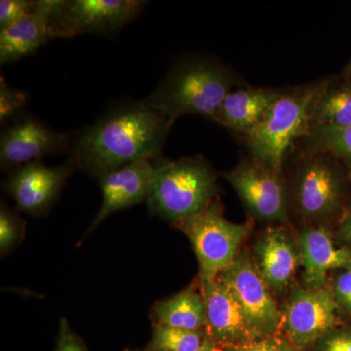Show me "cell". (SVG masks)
<instances>
[{
	"instance_id": "cell-1",
	"label": "cell",
	"mask_w": 351,
	"mask_h": 351,
	"mask_svg": "<svg viewBox=\"0 0 351 351\" xmlns=\"http://www.w3.org/2000/svg\"><path fill=\"white\" fill-rule=\"evenodd\" d=\"M171 127L143 101L119 106L82 130L71 145V158L100 177L140 159L158 158Z\"/></svg>"
},
{
	"instance_id": "cell-2",
	"label": "cell",
	"mask_w": 351,
	"mask_h": 351,
	"mask_svg": "<svg viewBox=\"0 0 351 351\" xmlns=\"http://www.w3.org/2000/svg\"><path fill=\"white\" fill-rule=\"evenodd\" d=\"M239 80L212 60L191 58L171 69L145 105L161 113L171 124L182 115L198 114L213 120L217 110Z\"/></svg>"
},
{
	"instance_id": "cell-3",
	"label": "cell",
	"mask_w": 351,
	"mask_h": 351,
	"mask_svg": "<svg viewBox=\"0 0 351 351\" xmlns=\"http://www.w3.org/2000/svg\"><path fill=\"white\" fill-rule=\"evenodd\" d=\"M328 82L282 91L262 121L245 136L252 157L277 172H282L286 154L298 138H307L313 114Z\"/></svg>"
},
{
	"instance_id": "cell-4",
	"label": "cell",
	"mask_w": 351,
	"mask_h": 351,
	"mask_svg": "<svg viewBox=\"0 0 351 351\" xmlns=\"http://www.w3.org/2000/svg\"><path fill=\"white\" fill-rule=\"evenodd\" d=\"M217 189L216 176L202 157H182L157 163L147 202L152 213L175 223L206 209Z\"/></svg>"
},
{
	"instance_id": "cell-5",
	"label": "cell",
	"mask_w": 351,
	"mask_h": 351,
	"mask_svg": "<svg viewBox=\"0 0 351 351\" xmlns=\"http://www.w3.org/2000/svg\"><path fill=\"white\" fill-rule=\"evenodd\" d=\"M175 223L193 245L199 263L201 283L214 280L234 262L239 247L252 230L249 223H237L226 219L223 206L216 199L200 213Z\"/></svg>"
},
{
	"instance_id": "cell-6",
	"label": "cell",
	"mask_w": 351,
	"mask_h": 351,
	"mask_svg": "<svg viewBox=\"0 0 351 351\" xmlns=\"http://www.w3.org/2000/svg\"><path fill=\"white\" fill-rule=\"evenodd\" d=\"M217 279L232 291L258 338L276 334L283 319L282 313L250 258L237 256Z\"/></svg>"
},
{
	"instance_id": "cell-7",
	"label": "cell",
	"mask_w": 351,
	"mask_h": 351,
	"mask_svg": "<svg viewBox=\"0 0 351 351\" xmlns=\"http://www.w3.org/2000/svg\"><path fill=\"white\" fill-rule=\"evenodd\" d=\"M141 0H71L53 24L55 38L115 34L135 19L147 4Z\"/></svg>"
},
{
	"instance_id": "cell-8",
	"label": "cell",
	"mask_w": 351,
	"mask_h": 351,
	"mask_svg": "<svg viewBox=\"0 0 351 351\" xmlns=\"http://www.w3.org/2000/svg\"><path fill=\"white\" fill-rule=\"evenodd\" d=\"M225 177L254 216L265 221H287L288 197L281 172L252 157Z\"/></svg>"
},
{
	"instance_id": "cell-9",
	"label": "cell",
	"mask_w": 351,
	"mask_h": 351,
	"mask_svg": "<svg viewBox=\"0 0 351 351\" xmlns=\"http://www.w3.org/2000/svg\"><path fill=\"white\" fill-rule=\"evenodd\" d=\"M338 302L324 287H297L283 316L288 339L297 348H306L332 331L338 319Z\"/></svg>"
},
{
	"instance_id": "cell-10",
	"label": "cell",
	"mask_w": 351,
	"mask_h": 351,
	"mask_svg": "<svg viewBox=\"0 0 351 351\" xmlns=\"http://www.w3.org/2000/svg\"><path fill=\"white\" fill-rule=\"evenodd\" d=\"M341 182L329 154L308 152L295 182V201L304 218L318 221L335 213L341 202Z\"/></svg>"
},
{
	"instance_id": "cell-11",
	"label": "cell",
	"mask_w": 351,
	"mask_h": 351,
	"mask_svg": "<svg viewBox=\"0 0 351 351\" xmlns=\"http://www.w3.org/2000/svg\"><path fill=\"white\" fill-rule=\"evenodd\" d=\"M71 147L69 137L32 117H19L7 127L0 140L2 168L20 167Z\"/></svg>"
},
{
	"instance_id": "cell-12",
	"label": "cell",
	"mask_w": 351,
	"mask_h": 351,
	"mask_svg": "<svg viewBox=\"0 0 351 351\" xmlns=\"http://www.w3.org/2000/svg\"><path fill=\"white\" fill-rule=\"evenodd\" d=\"M75 168L77 165L71 157L57 167L40 161L25 164L11 176L7 191L20 210L38 216L49 209Z\"/></svg>"
},
{
	"instance_id": "cell-13",
	"label": "cell",
	"mask_w": 351,
	"mask_h": 351,
	"mask_svg": "<svg viewBox=\"0 0 351 351\" xmlns=\"http://www.w3.org/2000/svg\"><path fill=\"white\" fill-rule=\"evenodd\" d=\"M154 159H140L101 175L103 202L88 233L110 214L147 200L157 171Z\"/></svg>"
},
{
	"instance_id": "cell-14",
	"label": "cell",
	"mask_w": 351,
	"mask_h": 351,
	"mask_svg": "<svg viewBox=\"0 0 351 351\" xmlns=\"http://www.w3.org/2000/svg\"><path fill=\"white\" fill-rule=\"evenodd\" d=\"M64 2L38 0L32 15L0 29V63H13L29 56L55 38L53 24L63 10Z\"/></svg>"
},
{
	"instance_id": "cell-15",
	"label": "cell",
	"mask_w": 351,
	"mask_h": 351,
	"mask_svg": "<svg viewBox=\"0 0 351 351\" xmlns=\"http://www.w3.org/2000/svg\"><path fill=\"white\" fill-rule=\"evenodd\" d=\"M203 300L206 308L210 334L225 346L242 345L256 336L232 291L219 279L202 283Z\"/></svg>"
},
{
	"instance_id": "cell-16",
	"label": "cell",
	"mask_w": 351,
	"mask_h": 351,
	"mask_svg": "<svg viewBox=\"0 0 351 351\" xmlns=\"http://www.w3.org/2000/svg\"><path fill=\"white\" fill-rule=\"evenodd\" d=\"M298 247L306 288H324L331 270L351 269V250L337 246L324 226L302 230L298 237Z\"/></svg>"
},
{
	"instance_id": "cell-17",
	"label": "cell",
	"mask_w": 351,
	"mask_h": 351,
	"mask_svg": "<svg viewBox=\"0 0 351 351\" xmlns=\"http://www.w3.org/2000/svg\"><path fill=\"white\" fill-rule=\"evenodd\" d=\"M256 267L269 289L282 291L292 282L301 261L299 248L284 228H269L255 246Z\"/></svg>"
},
{
	"instance_id": "cell-18",
	"label": "cell",
	"mask_w": 351,
	"mask_h": 351,
	"mask_svg": "<svg viewBox=\"0 0 351 351\" xmlns=\"http://www.w3.org/2000/svg\"><path fill=\"white\" fill-rule=\"evenodd\" d=\"M281 94V90L267 88H237L221 104L213 121L246 136L262 121Z\"/></svg>"
},
{
	"instance_id": "cell-19",
	"label": "cell",
	"mask_w": 351,
	"mask_h": 351,
	"mask_svg": "<svg viewBox=\"0 0 351 351\" xmlns=\"http://www.w3.org/2000/svg\"><path fill=\"white\" fill-rule=\"evenodd\" d=\"M154 316L158 324L189 331L207 326L204 300L193 287L159 302L154 306Z\"/></svg>"
},
{
	"instance_id": "cell-20",
	"label": "cell",
	"mask_w": 351,
	"mask_h": 351,
	"mask_svg": "<svg viewBox=\"0 0 351 351\" xmlns=\"http://www.w3.org/2000/svg\"><path fill=\"white\" fill-rule=\"evenodd\" d=\"M313 127L345 128L351 125V87H330L321 94L313 114Z\"/></svg>"
},
{
	"instance_id": "cell-21",
	"label": "cell",
	"mask_w": 351,
	"mask_h": 351,
	"mask_svg": "<svg viewBox=\"0 0 351 351\" xmlns=\"http://www.w3.org/2000/svg\"><path fill=\"white\" fill-rule=\"evenodd\" d=\"M306 140L307 152H323L351 163V125L345 128L313 127Z\"/></svg>"
},
{
	"instance_id": "cell-22",
	"label": "cell",
	"mask_w": 351,
	"mask_h": 351,
	"mask_svg": "<svg viewBox=\"0 0 351 351\" xmlns=\"http://www.w3.org/2000/svg\"><path fill=\"white\" fill-rule=\"evenodd\" d=\"M207 338L201 330L189 331L157 324L151 343L152 351H200Z\"/></svg>"
},
{
	"instance_id": "cell-23",
	"label": "cell",
	"mask_w": 351,
	"mask_h": 351,
	"mask_svg": "<svg viewBox=\"0 0 351 351\" xmlns=\"http://www.w3.org/2000/svg\"><path fill=\"white\" fill-rule=\"evenodd\" d=\"M27 96L24 92L9 86L1 77L0 80V121L6 123L9 120L19 119V113L27 105Z\"/></svg>"
},
{
	"instance_id": "cell-24",
	"label": "cell",
	"mask_w": 351,
	"mask_h": 351,
	"mask_svg": "<svg viewBox=\"0 0 351 351\" xmlns=\"http://www.w3.org/2000/svg\"><path fill=\"white\" fill-rule=\"evenodd\" d=\"M23 221L14 215L10 210L4 205H1L0 210V249L1 254L7 251L16 244L20 239L22 232Z\"/></svg>"
},
{
	"instance_id": "cell-25",
	"label": "cell",
	"mask_w": 351,
	"mask_h": 351,
	"mask_svg": "<svg viewBox=\"0 0 351 351\" xmlns=\"http://www.w3.org/2000/svg\"><path fill=\"white\" fill-rule=\"evenodd\" d=\"M223 351H298L289 339L271 335L242 345L225 346Z\"/></svg>"
},
{
	"instance_id": "cell-26",
	"label": "cell",
	"mask_w": 351,
	"mask_h": 351,
	"mask_svg": "<svg viewBox=\"0 0 351 351\" xmlns=\"http://www.w3.org/2000/svg\"><path fill=\"white\" fill-rule=\"evenodd\" d=\"M34 2L29 0H1L0 29L13 25L34 12Z\"/></svg>"
},
{
	"instance_id": "cell-27",
	"label": "cell",
	"mask_w": 351,
	"mask_h": 351,
	"mask_svg": "<svg viewBox=\"0 0 351 351\" xmlns=\"http://www.w3.org/2000/svg\"><path fill=\"white\" fill-rule=\"evenodd\" d=\"M57 351H87L82 339L71 331L68 321L61 320L60 323L59 338H58Z\"/></svg>"
},
{
	"instance_id": "cell-28",
	"label": "cell",
	"mask_w": 351,
	"mask_h": 351,
	"mask_svg": "<svg viewBox=\"0 0 351 351\" xmlns=\"http://www.w3.org/2000/svg\"><path fill=\"white\" fill-rule=\"evenodd\" d=\"M332 294L338 304L351 313V269L337 277Z\"/></svg>"
},
{
	"instance_id": "cell-29",
	"label": "cell",
	"mask_w": 351,
	"mask_h": 351,
	"mask_svg": "<svg viewBox=\"0 0 351 351\" xmlns=\"http://www.w3.org/2000/svg\"><path fill=\"white\" fill-rule=\"evenodd\" d=\"M320 351H351V331L328 332L323 337Z\"/></svg>"
},
{
	"instance_id": "cell-30",
	"label": "cell",
	"mask_w": 351,
	"mask_h": 351,
	"mask_svg": "<svg viewBox=\"0 0 351 351\" xmlns=\"http://www.w3.org/2000/svg\"><path fill=\"white\" fill-rule=\"evenodd\" d=\"M341 235L348 243L351 244V216L343 223L341 230Z\"/></svg>"
},
{
	"instance_id": "cell-31",
	"label": "cell",
	"mask_w": 351,
	"mask_h": 351,
	"mask_svg": "<svg viewBox=\"0 0 351 351\" xmlns=\"http://www.w3.org/2000/svg\"><path fill=\"white\" fill-rule=\"evenodd\" d=\"M200 351H218L215 348L213 341L211 339L207 338L206 341H205L204 346L201 348Z\"/></svg>"
},
{
	"instance_id": "cell-32",
	"label": "cell",
	"mask_w": 351,
	"mask_h": 351,
	"mask_svg": "<svg viewBox=\"0 0 351 351\" xmlns=\"http://www.w3.org/2000/svg\"><path fill=\"white\" fill-rule=\"evenodd\" d=\"M350 75L351 76V64H350Z\"/></svg>"
},
{
	"instance_id": "cell-33",
	"label": "cell",
	"mask_w": 351,
	"mask_h": 351,
	"mask_svg": "<svg viewBox=\"0 0 351 351\" xmlns=\"http://www.w3.org/2000/svg\"><path fill=\"white\" fill-rule=\"evenodd\" d=\"M126 351H129V350H126Z\"/></svg>"
}]
</instances>
